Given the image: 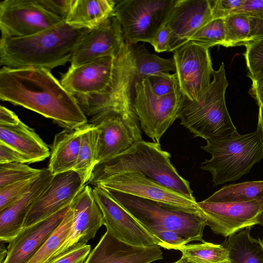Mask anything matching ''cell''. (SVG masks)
Here are the masks:
<instances>
[{"instance_id":"74e56055","label":"cell","mask_w":263,"mask_h":263,"mask_svg":"<svg viewBox=\"0 0 263 263\" xmlns=\"http://www.w3.org/2000/svg\"><path fill=\"white\" fill-rule=\"evenodd\" d=\"M91 246L85 245L76 247L48 263H83L90 252Z\"/></svg>"},{"instance_id":"9a60e30c","label":"cell","mask_w":263,"mask_h":263,"mask_svg":"<svg viewBox=\"0 0 263 263\" xmlns=\"http://www.w3.org/2000/svg\"><path fill=\"white\" fill-rule=\"evenodd\" d=\"M85 185L81 176L74 170L54 175L29 210L23 228L70 205Z\"/></svg>"},{"instance_id":"30bf717a","label":"cell","mask_w":263,"mask_h":263,"mask_svg":"<svg viewBox=\"0 0 263 263\" xmlns=\"http://www.w3.org/2000/svg\"><path fill=\"white\" fill-rule=\"evenodd\" d=\"M92 185L152 200L186 212L200 214L195 198L186 197L164 186L139 173L127 172L111 175Z\"/></svg>"},{"instance_id":"e0dca14e","label":"cell","mask_w":263,"mask_h":263,"mask_svg":"<svg viewBox=\"0 0 263 263\" xmlns=\"http://www.w3.org/2000/svg\"><path fill=\"white\" fill-rule=\"evenodd\" d=\"M213 20L210 0H179L165 25L171 31L169 52L190 42L203 26Z\"/></svg>"},{"instance_id":"836d02e7","label":"cell","mask_w":263,"mask_h":263,"mask_svg":"<svg viewBox=\"0 0 263 263\" xmlns=\"http://www.w3.org/2000/svg\"><path fill=\"white\" fill-rule=\"evenodd\" d=\"M245 46L247 76L252 81L263 78V39L251 41Z\"/></svg>"},{"instance_id":"6da1fadb","label":"cell","mask_w":263,"mask_h":263,"mask_svg":"<svg viewBox=\"0 0 263 263\" xmlns=\"http://www.w3.org/2000/svg\"><path fill=\"white\" fill-rule=\"evenodd\" d=\"M0 99L51 119L65 129L88 122L87 116L73 95L51 73L43 68L0 69Z\"/></svg>"},{"instance_id":"f35d334b","label":"cell","mask_w":263,"mask_h":263,"mask_svg":"<svg viewBox=\"0 0 263 263\" xmlns=\"http://www.w3.org/2000/svg\"><path fill=\"white\" fill-rule=\"evenodd\" d=\"M243 0L210 1L214 19L224 18L233 14Z\"/></svg>"},{"instance_id":"d4e9b609","label":"cell","mask_w":263,"mask_h":263,"mask_svg":"<svg viewBox=\"0 0 263 263\" xmlns=\"http://www.w3.org/2000/svg\"><path fill=\"white\" fill-rule=\"evenodd\" d=\"M245 228L229 236L222 244L228 250L230 263H263V241Z\"/></svg>"},{"instance_id":"bcb514c9","label":"cell","mask_w":263,"mask_h":263,"mask_svg":"<svg viewBox=\"0 0 263 263\" xmlns=\"http://www.w3.org/2000/svg\"><path fill=\"white\" fill-rule=\"evenodd\" d=\"M21 120L12 111L1 105L0 107V125H13L18 124Z\"/></svg>"},{"instance_id":"4dcf8cb0","label":"cell","mask_w":263,"mask_h":263,"mask_svg":"<svg viewBox=\"0 0 263 263\" xmlns=\"http://www.w3.org/2000/svg\"><path fill=\"white\" fill-rule=\"evenodd\" d=\"M224 22L225 40L222 46H245L250 42L249 17L239 14H231L224 18Z\"/></svg>"},{"instance_id":"e575fe53","label":"cell","mask_w":263,"mask_h":263,"mask_svg":"<svg viewBox=\"0 0 263 263\" xmlns=\"http://www.w3.org/2000/svg\"><path fill=\"white\" fill-rule=\"evenodd\" d=\"M146 79L149 81L154 92L159 96L167 95L180 89L176 73L162 72Z\"/></svg>"},{"instance_id":"f907efd6","label":"cell","mask_w":263,"mask_h":263,"mask_svg":"<svg viewBox=\"0 0 263 263\" xmlns=\"http://www.w3.org/2000/svg\"><path fill=\"white\" fill-rule=\"evenodd\" d=\"M174 263H193L190 261L188 259H187L185 257L182 256V257L177 261Z\"/></svg>"},{"instance_id":"4316f807","label":"cell","mask_w":263,"mask_h":263,"mask_svg":"<svg viewBox=\"0 0 263 263\" xmlns=\"http://www.w3.org/2000/svg\"><path fill=\"white\" fill-rule=\"evenodd\" d=\"M130 48L135 65V81L162 72H176L173 58L163 59L152 53L146 49L144 44H130Z\"/></svg>"},{"instance_id":"52a82bcc","label":"cell","mask_w":263,"mask_h":263,"mask_svg":"<svg viewBox=\"0 0 263 263\" xmlns=\"http://www.w3.org/2000/svg\"><path fill=\"white\" fill-rule=\"evenodd\" d=\"M182 95L180 89L159 96L149 81H135L133 106L141 128L154 142L160 144L162 136L178 118Z\"/></svg>"},{"instance_id":"44dd1931","label":"cell","mask_w":263,"mask_h":263,"mask_svg":"<svg viewBox=\"0 0 263 263\" xmlns=\"http://www.w3.org/2000/svg\"><path fill=\"white\" fill-rule=\"evenodd\" d=\"M53 176L48 167L42 168L41 174L30 187L0 211V240L9 242L20 233L29 210Z\"/></svg>"},{"instance_id":"5b68a950","label":"cell","mask_w":263,"mask_h":263,"mask_svg":"<svg viewBox=\"0 0 263 263\" xmlns=\"http://www.w3.org/2000/svg\"><path fill=\"white\" fill-rule=\"evenodd\" d=\"M206 141L201 148L212 157L201 164L200 169L211 174L215 186L238 180L263 159V145L256 130Z\"/></svg>"},{"instance_id":"60d3db41","label":"cell","mask_w":263,"mask_h":263,"mask_svg":"<svg viewBox=\"0 0 263 263\" xmlns=\"http://www.w3.org/2000/svg\"><path fill=\"white\" fill-rule=\"evenodd\" d=\"M170 39L171 31L169 28L164 24L146 42L152 45L157 52H169Z\"/></svg>"},{"instance_id":"d590c367","label":"cell","mask_w":263,"mask_h":263,"mask_svg":"<svg viewBox=\"0 0 263 263\" xmlns=\"http://www.w3.org/2000/svg\"><path fill=\"white\" fill-rule=\"evenodd\" d=\"M38 176L0 187V211L11 204L27 191Z\"/></svg>"},{"instance_id":"681fc988","label":"cell","mask_w":263,"mask_h":263,"mask_svg":"<svg viewBox=\"0 0 263 263\" xmlns=\"http://www.w3.org/2000/svg\"><path fill=\"white\" fill-rule=\"evenodd\" d=\"M257 224L260 225L263 228V210L258 217Z\"/></svg>"},{"instance_id":"3957f363","label":"cell","mask_w":263,"mask_h":263,"mask_svg":"<svg viewBox=\"0 0 263 263\" xmlns=\"http://www.w3.org/2000/svg\"><path fill=\"white\" fill-rule=\"evenodd\" d=\"M171 154L160 144L141 140L93 171L90 183L127 172L139 173L159 184L186 197L195 198L189 182L182 177L171 162Z\"/></svg>"},{"instance_id":"484cf974","label":"cell","mask_w":263,"mask_h":263,"mask_svg":"<svg viewBox=\"0 0 263 263\" xmlns=\"http://www.w3.org/2000/svg\"><path fill=\"white\" fill-rule=\"evenodd\" d=\"M100 132L87 122L81 135L79 155L74 171L81 176L84 183L90 181L97 165Z\"/></svg>"},{"instance_id":"83f0119b","label":"cell","mask_w":263,"mask_h":263,"mask_svg":"<svg viewBox=\"0 0 263 263\" xmlns=\"http://www.w3.org/2000/svg\"><path fill=\"white\" fill-rule=\"evenodd\" d=\"M205 200L216 202H247L257 200L263 203V181L230 184L223 186Z\"/></svg>"},{"instance_id":"8992f818","label":"cell","mask_w":263,"mask_h":263,"mask_svg":"<svg viewBox=\"0 0 263 263\" xmlns=\"http://www.w3.org/2000/svg\"><path fill=\"white\" fill-rule=\"evenodd\" d=\"M106 190L155 237L161 231H172L189 242L204 241L203 233L206 225L205 219L200 214L186 212L152 200Z\"/></svg>"},{"instance_id":"7dc6e473","label":"cell","mask_w":263,"mask_h":263,"mask_svg":"<svg viewBox=\"0 0 263 263\" xmlns=\"http://www.w3.org/2000/svg\"><path fill=\"white\" fill-rule=\"evenodd\" d=\"M256 131L259 133L263 145V106H259Z\"/></svg>"},{"instance_id":"5bb4252c","label":"cell","mask_w":263,"mask_h":263,"mask_svg":"<svg viewBox=\"0 0 263 263\" xmlns=\"http://www.w3.org/2000/svg\"><path fill=\"white\" fill-rule=\"evenodd\" d=\"M92 193L102 212L103 225L113 236L134 246H159L158 240L119 204L106 189L95 185Z\"/></svg>"},{"instance_id":"7bdbcfd3","label":"cell","mask_w":263,"mask_h":263,"mask_svg":"<svg viewBox=\"0 0 263 263\" xmlns=\"http://www.w3.org/2000/svg\"><path fill=\"white\" fill-rule=\"evenodd\" d=\"M11 162L30 163L29 160L22 154L0 142V164Z\"/></svg>"},{"instance_id":"8fae6325","label":"cell","mask_w":263,"mask_h":263,"mask_svg":"<svg viewBox=\"0 0 263 263\" xmlns=\"http://www.w3.org/2000/svg\"><path fill=\"white\" fill-rule=\"evenodd\" d=\"M173 52L180 92L197 101L208 89L214 71L209 48L190 41Z\"/></svg>"},{"instance_id":"ba28073f","label":"cell","mask_w":263,"mask_h":263,"mask_svg":"<svg viewBox=\"0 0 263 263\" xmlns=\"http://www.w3.org/2000/svg\"><path fill=\"white\" fill-rule=\"evenodd\" d=\"M174 0H124L116 2L114 14L121 27L125 42H146L165 24Z\"/></svg>"},{"instance_id":"d6a6232c","label":"cell","mask_w":263,"mask_h":263,"mask_svg":"<svg viewBox=\"0 0 263 263\" xmlns=\"http://www.w3.org/2000/svg\"><path fill=\"white\" fill-rule=\"evenodd\" d=\"M42 171V169L34 168L25 163L0 164V187L18 181L36 177Z\"/></svg>"},{"instance_id":"ab89813d","label":"cell","mask_w":263,"mask_h":263,"mask_svg":"<svg viewBox=\"0 0 263 263\" xmlns=\"http://www.w3.org/2000/svg\"><path fill=\"white\" fill-rule=\"evenodd\" d=\"M158 240L159 246L163 248L171 250L177 249L189 242L181 236L172 231H163L156 235Z\"/></svg>"},{"instance_id":"8d00e7d4","label":"cell","mask_w":263,"mask_h":263,"mask_svg":"<svg viewBox=\"0 0 263 263\" xmlns=\"http://www.w3.org/2000/svg\"><path fill=\"white\" fill-rule=\"evenodd\" d=\"M35 2L51 14L65 21L73 0H35Z\"/></svg>"},{"instance_id":"f546056e","label":"cell","mask_w":263,"mask_h":263,"mask_svg":"<svg viewBox=\"0 0 263 263\" xmlns=\"http://www.w3.org/2000/svg\"><path fill=\"white\" fill-rule=\"evenodd\" d=\"M73 222V213L70 205L61 224L28 263H48L68 236Z\"/></svg>"},{"instance_id":"1f68e13d","label":"cell","mask_w":263,"mask_h":263,"mask_svg":"<svg viewBox=\"0 0 263 263\" xmlns=\"http://www.w3.org/2000/svg\"><path fill=\"white\" fill-rule=\"evenodd\" d=\"M225 40L224 18L214 19L200 29L190 39L208 48L222 46Z\"/></svg>"},{"instance_id":"277c9868","label":"cell","mask_w":263,"mask_h":263,"mask_svg":"<svg viewBox=\"0 0 263 263\" xmlns=\"http://www.w3.org/2000/svg\"><path fill=\"white\" fill-rule=\"evenodd\" d=\"M228 85L224 65L221 63L214 70L208 89L197 101L182 96L178 118L194 137L207 140L239 134L226 106Z\"/></svg>"},{"instance_id":"2e32d148","label":"cell","mask_w":263,"mask_h":263,"mask_svg":"<svg viewBox=\"0 0 263 263\" xmlns=\"http://www.w3.org/2000/svg\"><path fill=\"white\" fill-rule=\"evenodd\" d=\"M70 205L73 213L72 227L50 261L76 247L86 245L103 225L102 212L95 199L92 188L88 185L84 186Z\"/></svg>"},{"instance_id":"603a6c76","label":"cell","mask_w":263,"mask_h":263,"mask_svg":"<svg viewBox=\"0 0 263 263\" xmlns=\"http://www.w3.org/2000/svg\"><path fill=\"white\" fill-rule=\"evenodd\" d=\"M85 124L77 128L65 129L55 135L48 167L53 175L74 170Z\"/></svg>"},{"instance_id":"7c38bea8","label":"cell","mask_w":263,"mask_h":263,"mask_svg":"<svg viewBox=\"0 0 263 263\" xmlns=\"http://www.w3.org/2000/svg\"><path fill=\"white\" fill-rule=\"evenodd\" d=\"M63 22L35 0H4L0 3L1 39L31 36Z\"/></svg>"},{"instance_id":"d6986e66","label":"cell","mask_w":263,"mask_h":263,"mask_svg":"<svg viewBox=\"0 0 263 263\" xmlns=\"http://www.w3.org/2000/svg\"><path fill=\"white\" fill-rule=\"evenodd\" d=\"M70 205L46 218L24 228L9 242L7 254L3 263H28L61 224Z\"/></svg>"},{"instance_id":"c3c4849f","label":"cell","mask_w":263,"mask_h":263,"mask_svg":"<svg viewBox=\"0 0 263 263\" xmlns=\"http://www.w3.org/2000/svg\"><path fill=\"white\" fill-rule=\"evenodd\" d=\"M0 262L3 263L7 254V249L5 248L4 243L6 242L0 240Z\"/></svg>"},{"instance_id":"cb8c5ba5","label":"cell","mask_w":263,"mask_h":263,"mask_svg":"<svg viewBox=\"0 0 263 263\" xmlns=\"http://www.w3.org/2000/svg\"><path fill=\"white\" fill-rule=\"evenodd\" d=\"M116 2L112 0H73L65 22L77 28L93 29L114 14Z\"/></svg>"},{"instance_id":"f1b7e54d","label":"cell","mask_w":263,"mask_h":263,"mask_svg":"<svg viewBox=\"0 0 263 263\" xmlns=\"http://www.w3.org/2000/svg\"><path fill=\"white\" fill-rule=\"evenodd\" d=\"M177 250L193 263H230L228 250L222 244L206 241L186 244Z\"/></svg>"},{"instance_id":"4fadbf2b","label":"cell","mask_w":263,"mask_h":263,"mask_svg":"<svg viewBox=\"0 0 263 263\" xmlns=\"http://www.w3.org/2000/svg\"><path fill=\"white\" fill-rule=\"evenodd\" d=\"M200 213L215 234L229 237L257 224L263 203L257 200L247 202H216L206 200L197 202Z\"/></svg>"},{"instance_id":"b9f144b4","label":"cell","mask_w":263,"mask_h":263,"mask_svg":"<svg viewBox=\"0 0 263 263\" xmlns=\"http://www.w3.org/2000/svg\"><path fill=\"white\" fill-rule=\"evenodd\" d=\"M233 14L263 18V0H243Z\"/></svg>"},{"instance_id":"7402d4cb","label":"cell","mask_w":263,"mask_h":263,"mask_svg":"<svg viewBox=\"0 0 263 263\" xmlns=\"http://www.w3.org/2000/svg\"><path fill=\"white\" fill-rule=\"evenodd\" d=\"M0 142L22 154L30 163L43 161L50 156L47 144L34 129L21 121L13 125H0Z\"/></svg>"},{"instance_id":"ee69618b","label":"cell","mask_w":263,"mask_h":263,"mask_svg":"<svg viewBox=\"0 0 263 263\" xmlns=\"http://www.w3.org/2000/svg\"><path fill=\"white\" fill-rule=\"evenodd\" d=\"M250 42L263 39V18L249 17Z\"/></svg>"},{"instance_id":"ffe728a7","label":"cell","mask_w":263,"mask_h":263,"mask_svg":"<svg viewBox=\"0 0 263 263\" xmlns=\"http://www.w3.org/2000/svg\"><path fill=\"white\" fill-rule=\"evenodd\" d=\"M160 248L130 245L106 230L84 263H151L163 258Z\"/></svg>"},{"instance_id":"ac0fdd59","label":"cell","mask_w":263,"mask_h":263,"mask_svg":"<svg viewBox=\"0 0 263 263\" xmlns=\"http://www.w3.org/2000/svg\"><path fill=\"white\" fill-rule=\"evenodd\" d=\"M125 43L120 24L113 14L82 39L73 52L70 67L106 55H117Z\"/></svg>"},{"instance_id":"f6af8a7d","label":"cell","mask_w":263,"mask_h":263,"mask_svg":"<svg viewBox=\"0 0 263 263\" xmlns=\"http://www.w3.org/2000/svg\"><path fill=\"white\" fill-rule=\"evenodd\" d=\"M252 81L249 93L254 99L258 106H263V78Z\"/></svg>"},{"instance_id":"7a4b0ae2","label":"cell","mask_w":263,"mask_h":263,"mask_svg":"<svg viewBox=\"0 0 263 263\" xmlns=\"http://www.w3.org/2000/svg\"><path fill=\"white\" fill-rule=\"evenodd\" d=\"M89 30L73 27L64 21L31 36L1 39V65L50 71L71 61L77 45Z\"/></svg>"},{"instance_id":"9c48e42d","label":"cell","mask_w":263,"mask_h":263,"mask_svg":"<svg viewBox=\"0 0 263 263\" xmlns=\"http://www.w3.org/2000/svg\"><path fill=\"white\" fill-rule=\"evenodd\" d=\"M88 123L100 132L97 165L110 160L143 140L135 111L106 110L91 117Z\"/></svg>"}]
</instances>
